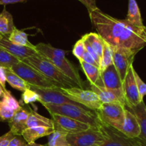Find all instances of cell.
Returning a JSON list of instances; mask_svg holds the SVG:
<instances>
[{"label":"cell","mask_w":146,"mask_h":146,"mask_svg":"<svg viewBox=\"0 0 146 146\" xmlns=\"http://www.w3.org/2000/svg\"><path fill=\"white\" fill-rule=\"evenodd\" d=\"M6 76H7V82L12 88L23 91L27 89H30V85L27 84L21 77L14 74L10 68H6Z\"/></svg>","instance_id":"d4e9b609"},{"label":"cell","mask_w":146,"mask_h":146,"mask_svg":"<svg viewBox=\"0 0 146 146\" xmlns=\"http://www.w3.org/2000/svg\"><path fill=\"white\" fill-rule=\"evenodd\" d=\"M30 109L31 108L29 107H21L9 121L10 131L16 135H21L22 133L27 128V122L30 113Z\"/></svg>","instance_id":"e0dca14e"},{"label":"cell","mask_w":146,"mask_h":146,"mask_svg":"<svg viewBox=\"0 0 146 146\" xmlns=\"http://www.w3.org/2000/svg\"><path fill=\"white\" fill-rule=\"evenodd\" d=\"M82 61H84V62L87 63V64H91V65L96 66H97L99 68V66L98 65V64L96 63V61L95 60H94V58L91 56V54H90L88 52H87L86 51H85L84 56H83Z\"/></svg>","instance_id":"f35d334b"},{"label":"cell","mask_w":146,"mask_h":146,"mask_svg":"<svg viewBox=\"0 0 146 146\" xmlns=\"http://www.w3.org/2000/svg\"><path fill=\"white\" fill-rule=\"evenodd\" d=\"M21 135H16L11 140L7 146H27V143L24 139L21 138Z\"/></svg>","instance_id":"74e56055"},{"label":"cell","mask_w":146,"mask_h":146,"mask_svg":"<svg viewBox=\"0 0 146 146\" xmlns=\"http://www.w3.org/2000/svg\"><path fill=\"white\" fill-rule=\"evenodd\" d=\"M133 74L134 77H135V82H136L137 87H138V93H139L140 97H141V100L143 101L144 96H146V84L141 79V78L140 77V76L138 75V73L136 72V71L134 68L133 70Z\"/></svg>","instance_id":"e575fe53"},{"label":"cell","mask_w":146,"mask_h":146,"mask_svg":"<svg viewBox=\"0 0 146 146\" xmlns=\"http://www.w3.org/2000/svg\"><path fill=\"white\" fill-rule=\"evenodd\" d=\"M27 146H47L46 145H41V144L36 143H32L27 144Z\"/></svg>","instance_id":"b9f144b4"},{"label":"cell","mask_w":146,"mask_h":146,"mask_svg":"<svg viewBox=\"0 0 146 146\" xmlns=\"http://www.w3.org/2000/svg\"><path fill=\"white\" fill-rule=\"evenodd\" d=\"M99 128L106 138L104 143L100 146H141L139 138H128L110 125L102 123Z\"/></svg>","instance_id":"9c48e42d"},{"label":"cell","mask_w":146,"mask_h":146,"mask_svg":"<svg viewBox=\"0 0 146 146\" xmlns=\"http://www.w3.org/2000/svg\"><path fill=\"white\" fill-rule=\"evenodd\" d=\"M91 90L97 94L103 104H119L125 106L123 91L109 89L104 86L91 85Z\"/></svg>","instance_id":"9a60e30c"},{"label":"cell","mask_w":146,"mask_h":146,"mask_svg":"<svg viewBox=\"0 0 146 146\" xmlns=\"http://www.w3.org/2000/svg\"><path fill=\"white\" fill-rule=\"evenodd\" d=\"M86 51V46L83 38L78 40L73 48L72 53L79 61H82L83 56Z\"/></svg>","instance_id":"836d02e7"},{"label":"cell","mask_w":146,"mask_h":146,"mask_svg":"<svg viewBox=\"0 0 146 146\" xmlns=\"http://www.w3.org/2000/svg\"><path fill=\"white\" fill-rule=\"evenodd\" d=\"M35 48L38 55L51 61L65 75L74 81L80 88L84 89V83L81 76L75 66L70 62L68 58H66L65 51L54 48L50 44L44 43H39L35 45Z\"/></svg>","instance_id":"7a4b0ae2"},{"label":"cell","mask_w":146,"mask_h":146,"mask_svg":"<svg viewBox=\"0 0 146 146\" xmlns=\"http://www.w3.org/2000/svg\"><path fill=\"white\" fill-rule=\"evenodd\" d=\"M85 41H86L96 54L101 58L104 47V40L98 33H88L85 34L82 37Z\"/></svg>","instance_id":"484cf974"},{"label":"cell","mask_w":146,"mask_h":146,"mask_svg":"<svg viewBox=\"0 0 146 146\" xmlns=\"http://www.w3.org/2000/svg\"><path fill=\"white\" fill-rule=\"evenodd\" d=\"M0 48L7 50L8 52L17 57L21 61L28 57L38 56L35 46L29 47L13 44L9 40L8 36L1 35V34H0Z\"/></svg>","instance_id":"5bb4252c"},{"label":"cell","mask_w":146,"mask_h":146,"mask_svg":"<svg viewBox=\"0 0 146 146\" xmlns=\"http://www.w3.org/2000/svg\"><path fill=\"white\" fill-rule=\"evenodd\" d=\"M15 111L0 99V119L4 121H9L12 118Z\"/></svg>","instance_id":"d6a6232c"},{"label":"cell","mask_w":146,"mask_h":146,"mask_svg":"<svg viewBox=\"0 0 146 146\" xmlns=\"http://www.w3.org/2000/svg\"><path fill=\"white\" fill-rule=\"evenodd\" d=\"M8 38L11 43L17 44V45L24 46L29 47L35 46V45H33L29 41L28 35L24 31L17 29V28H15L13 30L12 32L8 36Z\"/></svg>","instance_id":"83f0119b"},{"label":"cell","mask_w":146,"mask_h":146,"mask_svg":"<svg viewBox=\"0 0 146 146\" xmlns=\"http://www.w3.org/2000/svg\"><path fill=\"white\" fill-rule=\"evenodd\" d=\"M125 106L119 104H103L96 111L100 121L118 130L123 125Z\"/></svg>","instance_id":"52a82bcc"},{"label":"cell","mask_w":146,"mask_h":146,"mask_svg":"<svg viewBox=\"0 0 146 146\" xmlns=\"http://www.w3.org/2000/svg\"><path fill=\"white\" fill-rule=\"evenodd\" d=\"M67 135L64 132L54 130V132L48 135L47 146H69L67 141Z\"/></svg>","instance_id":"f1b7e54d"},{"label":"cell","mask_w":146,"mask_h":146,"mask_svg":"<svg viewBox=\"0 0 146 146\" xmlns=\"http://www.w3.org/2000/svg\"><path fill=\"white\" fill-rule=\"evenodd\" d=\"M20 60L10 54L7 50L0 48V66L5 68H11L15 64H18Z\"/></svg>","instance_id":"f546056e"},{"label":"cell","mask_w":146,"mask_h":146,"mask_svg":"<svg viewBox=\"0 0 146 146\" xmlns=\"http://www.w3.org/2000/svg\"><path fill=\"white\" fill-rule=\"evenodd\" d=\"M84 74L86 76L91 85L104 86L101 78V71L98 67L87 64L84 61H79Z\"/></svg>","instance_id":"7402d4cb"},{"label":"cell","mask_w":146,"mask_h":146,"mask_svg":"<svg viewBox=\"0 0 146 146\" xmlns=\"http://www.w3.org/2000/svg\"><path fill=\"white\" fill-rule=\"evenodd\" d=\"M145 34H146V27H145Z\"/></svg>","instance_id":"f6af8a7d"},{"label":"cell","mask_w":146,"mask_h":146,"mask_svg":"<svg viewBox=\"0 0 146 146\" xmlns=\"http://www.w3.org/2000/svg\"><path fill=\"white\" fill-rule=\"evenodd\" d=\"M58 87L56 88H40V87L30 86V89L36 93L40 97L41 104H55V105H61V104H74V105L82 106L80 104H76L74 101H71L69 98L64 96L61 91L58 90Z\"/></svg>","instance_id":"8fae6325"},{"label":"cell","mask_w":146,"mask_h":146,"mask_svg":"<svg viewBox=\"0 0 146 146\" xmlns=\"http://www.w3.org/2000/svg\"><path fill=\"white\" fill-rule=\"evenodd\" d=\"M101 78L103 85L106 88L123 91V82L113 64L101 71Z\"/></svg>","instance_id":"ac0fdd59"},{"label":"cell","mask_w":146,"mask_h":146,"mask_svg":"<svg viewBox=\"0 0 146 146\" xmlns=\"http://www.w3.org/2000/svg\"><path fill=\"white\" fill-rule=\"evenodd\" d=\"M138 51L123 48H114L113 65L116 68L122 82H123L128 71L133 65L135 55Z\"/></svg>","instance_id":"30bf717a"},{"label":"cell","mask_w":146,"mask_h":146,"mask_svg":"<svg viewBox=\"0 0 146 146\" xmlns=\"http://www.w3.org/2000/svg\"><path fill=\"white\" fill-rule=\"evenodd\" d=\"M113 55L114 47H113L104 40L102 56L101 58L99 66V69L101 72L106 69L108 66L113 64Z\"/></svg>","instance_id":"4316f807"},{"label":"cell","mask_w":146,"mask_h":146,"mask_svg":"<svg viewBox=\"0 0 146 146\" xmlns=\"http://www.w3.org/2000/svg\"><path fill=\"white\" fill-rule=\"evenodd\" d=\"M140 140V143H141V146H146V143L144 142L143 141H142V140H141L139 138Z\"/></svg>","instance_id":"ee69618b"},{"label":"cell","mask_w":146,"mask_h":146,"mask_svg":"<svg viewBox=\"0 0 146 146\" xmlns=\"http://www.w3.org/2000/svg\"><path fill=\"white\" fill-rule=\"evenodd\" d=\"M4 88L1 87V86L0 85V99L1 98V97H2L3 94H4Z\"/></svg>","instance_id":"7bdbcfd3"},{"label":"cell","mask_w":146,"mask_h":146,"mask_svg":"<svg viewBox=\"0 0 146 146\" xmlns=\"http://www.w3.org/2000/svg\"><path fill=\"white\" fill-rule=\"evenodd\" d=\"M78 1H79L81 4L85 6L86 8L88 10V14L97 8L96 0H78Z\"/></svg>","instance_id":"8d00e7d4"},{"label":"cell","mask_w":146,"mask_h":146,"mask_svg":"<svg viewBox=\"0 0 146 146\" xmlns=\"http://www.w3.org/2000/svg\"><path fill=\"white\" fill-rule=\"evenodd\" d=\"M58 90L71 101L91 111H98L103 104L97 94L91 90H85L78 87L58 88Z\"/></svg>","instance_id":"8992f818"},{"label":"cell","mask_w":146,"mask_h":146,"mask_svg":"<svg viewBox=\"0 0 146 146\" xmlns=\"http://www.w3.org/2000/svg\"><path fill=\"white\" fill-rule=\"evenodd\" d=\"M28 0H0V5H7L9 4H16V3L24 2Z\"/></svg>","instance_id":"60d3db41"},{"label":"cell","mask_w":146,"mask_h":146,"mask_svg":"<svg viewBox=\"0 0 146 146\" xmlns=\"http://www.w3.org/2000/svg\"><path fill=\"white\" fill-rule=\"evenodd\" d=\"M54 131V128L49 127H31L27 128L22 133L21 136L27 144H30L35 143V141L38 138L51 135Z\"/></svg>","instance_id":"d6986e66"},{"label":"cell","mask_w":146,"mask_h":146,"mask_svg":"<svg viewBox=\"0 0 146 146\" xmlns=\"http://www.w3.org/2000/svg\"><path fill=\"white\" fill-rule=\"evenodd\" d=\"M69 146H100L106 141L105 135L100 128H90L76 133L68 134Z\"/></svg>","instance_id":"ba28073f"},{"label":"cell","mask_w":146,"mask_h":146,"mask_svg":"<svg viewBox=\"0 0 146 146\" xmlns=\"http://www.w3.org/2000/svg\"><path fill=\"white\" fill-rule=\"evenodd\" d=\"M54 122V130L64 132L67 134H73L86 131L91 128L88 124L80 122L75 119L59 114H51Z\"/></svg>","instance_id":"4fadbf2b"},{"label":"cell","mask_w":146,"mask_h":146,"mask_svg":"<svg viewBox=\"0 0 146 146\" xmlns=\"http://www.w3.org/2000/svg\"><path fill=\"white\" fill-rule=\"evenodd\" d=\"M125 19L135 27L138 28H145L136 0H128V14Z\"/></svg>","instance_id":"44dd1931"},{"label":"cell","mask_w":146,"mask_h":146,"mask_svg":"<svg viewBox=\"0 0 146 146\" xmlns=\"http://www.w3.org/2000/svg\"><path fill=\"white\" fill-rule=\"evenodd\" d=\"M133 70L134 67L132 65L130 67L123 82V91L125 98V107L128 108L135 106L143 101L141 100L138 93V87L134 77Z\"/></svg>","instance_id":"7c38bea8"},{"label":"cell","mask_w":146,"mask_h":146,"mask_svg":"<svg viewBox=\"0 0 146 146\" xmlns=\"http://www.w3.org/2000/svg\"><path fill=\"white\" fill-rule=\"evenodd\" d=\"M22 61L39 71L50 80L56 83L61 88L78 87L74 81L65 75L59 68H57L48 59L41 56L28 57Z\"/></svg>","instance_id":"277c9868"},{"label":"cell","mask_w":146,"mask_h":146,"mask_svg":"<svg viewBox=\"0 0 146 146\" xmlns=\"http://www.w3.org/2000/svg\"><path fill=\"white\" fill-rule=\"evenodd\" d=\"M118 130L131 138H138L141 134V127L136 116L126 107L123 123Z\"/></svg>","instance_id":"2e32d148"},{"label":"cell","mask_w":146,"mask_h":146,"mask_svg":"<svg viewBox=\"0 0 146 146\" xmlns=\"http://www.w3.org/2000/svg\"><path fill=\"white\" fill-rule=\"evenodd\" d=\"M15 136V134L11 132V131L7 132L4 135L0 136V146H7L9 143L11 141V140Z\"/></svg>","instance_id":"d590c367"},{"label":"cell","mask_w":146,"mask_h":146,"mask_svg":"<svg viewBox=\"0 0 146 146\" xmlns=\"http://www.w3.org/2000/svg\"><path fill=\"white\" fill-rule=\"evenodd\" d=\"M10 69L30 86L48 88H56L60 87L56 83L50 80L39 71L23 61H19L18 64L13 66Z\"/></svg>","instance_id":"5b68a950"},{"label":"cell","mask_w":146,"mask_h":146,"mask_svg":"<svg viewBox=\"0 0 146 146\" xmlns=\"http://www.w3.org/2000/svg\"><path fill=\"white\" fill-rule=\"evenodd\" d=\"M89 17L98 34L114 48L140 51L146 46L145 28L135 27L126 19L114 18L98 7L89 13Z\"/></svg>","instance_id":"6da1fadb"},{"label":"cell","mask_w":146,"mask_h":146,"mask_svg":"<svg viewBox=\"0 0 146 146\" xmlns=\"http://www.w3.org/2000/svg\"><path fill=\"white\" fill-rule=\"evenodd\" d=\"M6 82H7V76H6V68L0 66V85L4 90L6 89Z\"/></svg>","instance_id":"ab89813d"},{"label":"cell","mask_w":146,"mask_h":146,"mask_svg":"<svg viewBox=\"0 0 146 146\" xmlns=\"http://www.w3.org/2000/svg\"><path fill=\"white\" fill-rule=\"evenodd\" d=\"M15 28L12 15L4 8L0 13V34L9 36Z\"/></svg>","instance_id":"cb8c5ba5"},{"label":"cell","mask_w":146,"mask_h":146,"mask_svg":"<svg viewBox=\"0 0 146 146\" xmlns=\"http://www.w3.org/2000/svg\"><path fill=\"white\" fill-rule=\"evenodd\" d=\"M1 100L3 102L5 103L7 106H9L10 108H12L15 112H17V111H19L21 108L19 101L14 98V96L11 94V92H9L7 90L4 91Z\"/></svg>","instance_id":"4dcf8cb0"},{"label":"cell","mask_w":146,"mask_h":146,"mask_svg":"<svg viewBox=\"0 0 146 146\" xmlns=\"http://www.w3.org/2000/svg\"><path fill=\"white\" fill-rule=\"evenodd\" d=\"M50 114H59L64 116L69 117L80 122L88 124L90 127L99 128L103 123L100 121L96 112L89 109L78 106L74 104H42Z\"/></svg>","instance_id":"3957f363"},{"label":"cell","mask_w":146,"mask_h":146,"mask_svg":"<svg viewBox=\"0 0 146 146\" xmlns=\"http://www.w3.org/2000/svg\"><path fill=\"white\" fill-rule=\"evenodd\" d=\"M38 126L49 127V128H54V122H53L52 119H49V118L42 116L31 108L29 115L27 119V127L31 128V127Z\"/></svg>","instance_id":"603a6c76"},{"label":"cell","mask_w":146,"mask_h":146,"mask_svg":"<svg viewBox=\"0 0 146 146\" xmlns=\"http://www.w3.org/2000/svg\"><path fill=\"white\" fill-rule=\"evenodd\" d=\"M133 113L138 119L141 127V134L138 138L146 143V106L143 101L137 106L128 108Z\"/></svg>","instance_id":"ffe728a7"},{"label":"cell","mask_w":146,"mask_h":146,"mask_svg":"<svg viewBox=\"0 0 146 146\" xmlns=\"http://www.w3.org/2000/svg\"><path fill=\"white\" fill-rule=\"evenodd\" d=\"M21 102L28 105L30 104H34L35 102L40 103L41 99L36 93L31 89H27L24 91L21 94Z\"/></svg>","instance_id":"1f68e13d"}]
</instances>
